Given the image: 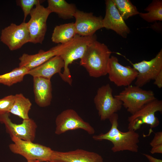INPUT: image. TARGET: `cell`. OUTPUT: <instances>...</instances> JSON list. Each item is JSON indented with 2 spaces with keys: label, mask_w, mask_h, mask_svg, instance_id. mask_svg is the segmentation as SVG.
<instances>
[{
  "label": "cell",
  "mask_w": 162,
  "mask_h": 162,
  "mask_svg": "<svg viewBox=\"0 0 162 162\" xmlns=\"http://www.w3.org/2000/svg\"><path fill=\"white\" fill-rule=\"evenodd\" d=\"M114 97L122 102V106L131 115L156 99L152 90H144L141 87L131 85L126 87Z\"/></svg>",
  "instance_id": "4"
},
{
  "label": "cell",
  "mask_w": 162,
  "mask_h": 162,
  "mask_svg": "<svg viewBox=\"0 0 162 162\" xmlns=\"http://www.w3.org/2000/svg\"><path fill=\"white\" fill-rule=\"evenodd\" d=\"M157 112H162V101L156 98L128 117V130L136 131L144 124L149 125L151 128L157 127L160 124L158 118L155 116Z\"/></svg>",
  "instance_id": "6"
},
{
  "label": "cell",
  "mask_w": 162,
  "mask_h": 162,
  "mask_svg": "<svg viewBox=\"0 0 162 162\" xmlns=\"http://www.w3.org/2000/svg\"><path fill=\"white\" fill-rule=\"evenodd\" d=\"M13 143L9 145L13 153L20 155L27 160H37L40 162L50 161L52 150L50 148L15 137L11 138Z\"/></svg>",
  "instance_id": "5"
},
{
  "label": "cell",
  "mask_w": 162,
  "mask_h": 162,
  "mask_svg": "<svg viewBox=\"0 0 162 162\" xmlns=\"http://www.w3.org/2000/svg\"><path fill=\"white\" fill-rule=\"evenodd\" d=\"M119 14L124 20L139 14L136 7L129 0H112Z\"/></svg>",
  "instance_id": "25"
},
{
  "label": "cell",
  "mask_w": 162,
  "mask_h": 162,
  "mask_svg": "<svg viewBox=\"0 0 162 162\" xmlns=\"http://www.w3.org/2000/svg\"><path fill=\"white\" fill-rule=\"evenodd\" d=\"M150 152L152 154L155 153L162 154V144L152 147Z\"/></svg>",
  "instance_id": "31"
},
{
  "label": "cell",
  "mask_w": 162,
  "mask_h": 162,
  "mask_svg": "<svg viewBox=\"0 0 162 162\" xmlns=\"http://www.w3.org/2000/svg\"><path fill=\"white\" fill-rule=\"evenodd\" d=\"M29 70L23 67H19L10 72L0 75V84L10 86L23 80Z\"/></svg>",
  "instance_id": "24"
},
{
  "label": "cell",
  "mask_w": 162,
  "mask_h": 162,
  "mask_svg": "<svg viewBox=\"0 0 162 162\" xmlns=\"http://www.w3.org/2000/svg\"><path fill=\"white\" fill-rule=\"evenodd\" d=\"M9 113L0 114V123L4 124L6 131L10 138L15 137L24 140L33 142L35 139L37 125L32 118L23 119L22 123H13Z\"/></svg>",
  "instance_id": "11"
},
{
  "label": "cell",
  "mask_w": 162,
  "mask_h": 162,
  "mask_svg": "<svg viewBox=\"0 0 162 162\" xmlns=\"http://www.w3.org/2000/svg\"><path fill=\"white\" fill-rule=\"evenodd\" d=\"M147 13H140V16L148 22L162 21V0H154L145 9Z\"/></svg>",
  "instance_id": "23"
},
{
  "label": "cell",
  "mask_w": 162,
  "mask_h": 162,
  "mask_svg": "<svg viewBox=\"0 0 162 162\" xmlns=\"http://www.w3.org/2000/svg\"><path fill=\"white\" fill-rule=\"evenodd\" d=\"M51 12L47 8L39 3L30 13V20L27 23L30 36V42L42 44L47 30L46 21Z\"/></svg>",
  "instance_id": "8"
},
{
  "label": "cell",
  "mask_w": 162,
  "mask_h": 162,
  "mask_svg": "<svg viewBox=\"0 0 162 162\" xmlns=\"http://www.w3.org/2000/svg\"><path fill=\"white\" fill-rule=\"evenodd\" d=\"M96 40V37L94 35L82 36L76 34L68 43L59 44V56L62 58L64 64L63 72L59 74L63 81L72 86V79L69 65L74 61L81 59L89 45Z\"/></svg>",
  "instance_id": "2"
},
{
  "label": "cell",
  "mask_w": 162,
  "mask_h": 162,
  "mask_svg": "<svg viewBox=\"0 0 162 162\" xmlns=\"http://www.w3.org/2000/svg\"><path fill=\"white\" fill-rule=\"evenodd\" d=\"M33 78L35 103L41 107L49 106L52 98V86L50 80L38 77Z\"/></svg>",
  "instance_id": "18"
},
{
  "label": "cell",
  "mask_w": 162,
  "mask_h": 162,
  "mask_svg": "<svg viewBox=\"0 0 162 162\" xmlns=\"http://www.w3.org/2000/svg\"><path fill=\"white\" fill-rule=\"evenodd\" d=\"M27 162H40L38 160H27Z\"/></svg>",
  "instance_id": "33"
},
{
  "label": "cell",
  "mask_w": 162,
  "mask_h": 162,
  "mask_svg": "<svg viewBox=\"0 0 162 162\" xmlns=\"http://www.w3.org/2000/svg\"><path fill=\"white\" fill-rule=\"evenodd\" d=\"M154 84L159 88H162V70L158 74L154 80Z\"/></svg>",
  "instance_id": "29"
},
{
  "label": "cell",
  "mask_w": 162,
  "mask_h": 162,
  "mask_svg": "<svg viewBox=\"0 0 162 162\" xmlns=\"http://www.w3.org/2000/svg\"><path fill=\"white\" fill-rule=\"evenodd\" d=\"M112 53L106 45L96 40L89 45L80 59V64L91 77L98 78L105 76Z\"/></svg>",
  "instance_id": "3"
},
{
  "label": "cell",
  "mask_w": 162,
  "mask_h": 162,
  "mask_svg": "<svg viewBox=\"0 0 162 162\" xmlns=\"http://www.w3.org/2000/svg\"><path fill=\"white\" fill-rule=\"evenodd\" d=\"M14 100L15 95H8L0 99V114L9 113Z\"/></svg>",
  "instance_id": "27"
},
{
  "label": "cell",
  "mask_w": 162,
  "mask_h": 162,
  "mask_svg": "<svg viewBox=\"0 0 162 162\" xmlns=\"http://www.w3.org/2000/svg\"><path fill=\"white\" fill-rule=\"evenodd\" d=\"M138 72L135 82V86L140 87L143 86L152 80H154L162 70V49L156 56L149 61L143 60L133 63L124 56Z\"/></svg>",
  "instance_id": "10"
},
{
  "label": "cell",
  "mask_w": 162,
  "mask_h": 162,
  "mask_svg": "<svg viewBox=\"0 0 162 162\" xmlns=\"http://www.w3.org/2000/svg\"><path fill=\"white\" fill-rule=\"evenodd\" d=\"M47 8L50 12H54L63 19L74 17L77 10L75 4H70L64 0H48Z\"/></svg>",
  "instance_id": "20"
},
{
  "label": "cell",
  "mask_w": 162,
  "mask_h": 162,
  "mask_svg": "<svg viewBox=\"0 0 162 162\" xmlns=\"http://www.w3.org/2000/svg\"><path fill=\"white\" fill-rule=\"evenodd\" d=\"M109 119L111 124L110 130L105 134L94 135L95 140H106L111 142L113 146L111 150L113 152L127 151L133 152L138 151L140 135L134 130L122 132L118 129V116L117 113L111 115Z\"/></svg>",
  "instance_id": "1"
},
{
  "label": "cell",
  "mask_w": 162,
  "mask_h": 162,
  "mask_svg": "<svg viewBox=\"0 0 162 162\" xmlns=\"http://www.w3.org/2000/svg\"><path fill=\"white\" fill-rule=\"evenodd\" d=\"M50 161L52 162H104L98 154L77 149L66 152L53 150Z\"/></svg>",
  "instance_id": "16"
},
{
  "label": "cell",
  "mask_w": 162,
  "mask_h": 162,
  "mask_svg": "<svg viewBox=\"0 0 162 162\" xmlns=\"http://www.w3.org/2000/svg\"><path fill=\"white\" fill-rule=\"evenodd\" d=\"M59 55V44L46 51L40 50L36 54L29 55L24 53L19 58V67H24L30 70Z\"/></svg>",
  "instance_id": "17"
},
{
  "label": "cell",
  "mask_w": 162,
  "mask_h": 162,
  "mask_svg": "<svg viewBox=\"0 0 162 162\" xmlns=\"http://www.w3.org/2000/svg\"><path fill=\"white\" fill-rule=\"evenodd\" d=\"M64 64L61 57L55 56L42 64L29 70L28 74L33 77H40L48 80L57 73H61Z\"/></svg>",
  "instance_id": "19"
},
{
  "label": "cell",
  "mask_w": 162,
  "mask_h": 162,
  "mask_svg": "<svg viewBox=\"0 0 162 162\" xmlns=\"http://www.w3.org/2000/svg\"><path fill=\"white\" fill-rule=\"evenodd\" d=\"M76 34L74 22L68 23L56 26L51 39L55 43L63 44L71 40Z\"/></svg>",
  "instance_id": "21"
},
{
  "label": "cell",
  "mask_w": 162,
  "mask_h": 162,
  "mask_svg": "<svg viewBox=\"0 0 162 162\" xmlns=\"http://www.w3.org/2000/svg\"><path fill=\"white\" fill-rule=\"evenodd\" d=\"M107 73L110 81L118 87L131 85L138 74L137 71L133 68L122 65L117 58L113 56H111L109 60Z\"/></svg>",
  "instance_id": "12"
},
{
  "label": "cell",
  "mask_w": 162,
  "mask_h": 162,
  "mask_svg": "<svg viewBox=\"0 0 162 162\" xmlns=\"http://www.w3.org/2000/svg\"><path fill=\"white\" fill-rule=\"evenodd\" d=\"M0 40L11 51L18 49L24 44L30 42V36L27 22H23L19 25L11 23L2 29Z\"/></svg>",
  "instance_id": "13"
},
{
  "label": "cell",
  "mask_w": 162,
  "mask_h": 162,
  "mask_svg": "<svg viewBox=\"0 0 162 162\" xmlns=\"http://www.w3.org/2000/svg\"><path fill=\"white\" fill-rule=\"evenodd\" d=\"M74 17L77 34L82 36H91L94 35L97 30L103 28V18L96 16L91 12H85L77 10Z\"/></svg>",
  "instance_id": "14"
},
{
  "label": "cell",
  "mask_w": 162,
  "mask_h": 162,
  "mask_svg": "<svg viewBox=\"0 0 162 162\" xmlns=\"http://www.w3.org/2000/svg\"><path fill=\"white\" fill-rule=\"evenodd\" d=\"M143 154L148 159L149 162H162V160L155 158L150 154L143 153Z\"/></svg>",
  "instance_id": "32"
},
{
  "label": "cell",
  "mask_w": 162,
  "mask_h": 162,
  "mask_svg": "<svg viewBox=\"0 0 162 162\" xmlns=\"http://www.w3.org/2000/svg\"><path fill=\"white\" fill-rule=\"evenodd\" d=\"M42 1L39 0H19L16 1L17 4L21 8L24 14V22L34 5L41 3Z\"/></svg>",
  "instance_id": "26"
},
{
  "label": "cell",
  "mask_w": 162,
  "mask_h": 162,
  "mask_svg": "<svg viewBox=\"0 0 162 162\" xmlns=\"http://www.w3.org/2000/svg\"><path fill=\"white\" fill-rule=\"evenodd\" d=\"M154 22L153 24L151 25L150 28L155 31L161 32L162 28L161 22H158L157 21Z\"/></svg>",
  "instance_id": "30"
},
{
  "label": "cell",
  "mask_w": 162,
  "mask_h": 162,
  "mask_svg": "<svg viewBox=\"0 0 162 162\" xmlns=\"http://www.w3.org/2000/svg\"><path fill=\"white\" fill-rule=\"evenodd\" d=\"M32 105V103L28 98L22 93L17 94L15 95L14 101L9 112L23 120L29 119L28 113Z\"/></svg>",
  "instance_id": "22"
},
{
  "label": "cell",
  "mask_w": 162,
  "mask_h": 162,
  "mask_svg": "<svg viewBox=\"0 0 162 162\" xmlns=\"http://www.w3.org/2000/svg\"><path fill=\"white\" fill-rule=\"evenodd\" d=\"M162 144V132H157L155 134L154 136L150 143L152 147Z\"/></svg>",
  "instance_id": "28"
},
{
  "label": "cell",
  "mask_w": 162,
  "mask_h": 162,
  "mask_svg": "<svg viewBox=\"0 0 162 162\" xmlns=\"http://www.w3.org/2000/svg\"><path fill=\"white\" fill-rule=\"evenodd\" d=\"M112 93V88L107 84L98 88L94 98V103L101 121L109 119L122 108V102L113 97Z\"/></svg>",
  "instance_id": "7"
},
{
  "label": "cell",
  "mask_w": 162,
  "mask_h": 162,
  "mask_svg": "<svg viewBox=\"0 0 162 162\" xmlns=\"http://www.w3.org/2000/svg\"><path fill=\"white\" fill-rule=\"evenodd\" d=\"M55 133L60 135L70 130L82 129L89 134L95 133L94 128L88 122L84 121L77 112L72 109L62 111L56 117Z\"/></svg>",
  "instance_id": "9"
},
{
  "label": "cell",
  "mask_w": 162,
  "mask_h": 162,
  "mask_svg": "<svg viewBox=\"0 0 162 162\" xmlns=\"http://www.w3.org/2000/svg\"><path fill=\"white\" fill-rule=\"evenodd\" d=\"M106 13L103 18V28L111 29L124 38L127 37L130 30L119 14L112 0L105 1Z\"/></svg>",
  "instance_id": "15"
},
{
  "label": "cell",
  "mask_w": 162,
  "mask_h": 162,
  "mask_svg": "<svg viewBox=\"0 0 162 162\" xmlns=\"http://www.w3.org/2000/svg\"><path fill=\"white\" fill-rule=\"evenodd\" d=\"M51 162V161H48V162Z\"/></svg>",
  "instance_id": "34"
}]
</instances>
